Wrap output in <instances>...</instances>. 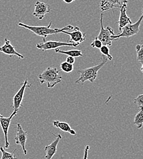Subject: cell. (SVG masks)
<instances>
[{"instance_id":"4316f807","label":"cell","mask_w":143,"mask_h":159,"mask_svg":"<svg viewBox=\"0 0 143 159\" xmlns=\"http://www.w3.org/2000/svg\"><path fill=\"white\" fill-rule=\"evenodd\" d=\"M65 3H67V4H71L74 1H75V0H63Z\"/></svg>"},{"instance_id":"52a82bcc","label":"cell","mask_w":143,"mask_h":159,"mask_svg":"<svg viewBox=\"0 0 143 159\" xmlns=\"http://www.w3.org/2000/svg\"><path fill=\"white\" fill-rule=\"evenodd\" d=\"M17 113H18L17 111L14 110L12 113L8 118L4 117L0 114V125L1 126L3 134L4 135V141H5L4 149H7L9 148V142L8 141V132H9V128L11 120L15 116L17 115Z\"/></svg>"},{"instance_id":"5bb4252c","label":"cell","mask_w":143,"mask_h":159,"mask_svg":"<svg viewBox=\"0 0 143 159\" xmlns=\"http://www.w3.org/2000/svg\"><path fill=\"white\" fill-rule=\"evenodd\" d=\"M54 136L56 137V139H55L50 144L47 145L45 147V159H51L53 156L55 155L57 151V146L60 141V140L62 139V136L60 134L56 135L53 134Z\"/></svg>"},{"instance_id":"277c9868","label":"cell","mask_w":143,"mask_h":159,"mask_svg":"<svg viewBox=\"0 0 143 159\" xmlns=\"http://www.w3.org/2000/svg\"><path fill=\"white\" fill-rule=\"evenodd\" d=\"M143 20V9H142V15L136 23H130L127 25L122 29L121 33L112 36V39L116 41L121 38H130L133 36L140 33V27Z\"/></svg>"},{"instance_id":"9a60e30c","label":"cell","mask_w":143,"mask_h":159,"mask_svg":"<svg viewBox=\"0 0 143 159\" xmlns=\"http://www.w3.org/2000/svg\"><path fill=\"white\" fill-rule=\"evenodd\" d=\"M127 3L123 4L120 7V16L119 19L118 21L119 25V30L121 32L122 29L127 25L132 23L130 19L127 15Z\"/></svg>"},{"instance_id":"ffe728a7","label":"cell","mask_w":143,"mask_h":159,"mask_svg":"<svg viewBox=\"0 0 143 159\" xmlns=\"http://www.w3.org/2000/svg\"><path fill=\"white\" fill-rule=\"evenodd\" d=\"M136 60L138 62L143 63V45H137L136 46Z\"/></svg>"},{"instance_id":"7402d4cb","label":"cell","mask_w":143,"mask_h":159,"mask_svg":"<svg viewBox=\"0 0 143 159\" xmlns=\"http://www.w3.org/2000/svg\"><path fill=\"white\" fill-rule=\"evenodd\" d=\"M100 50L103 55L106 56L107 57V59L109 61L113 60V57L109 53V48L108 46L102 45V47L100 48Z\"/></svg>"},{"instance_id":"44dd1931","label":"cell","mask_w":143,"mask_h":159,"mask_svg":"<svg viewBox=\"0 0 143 159\" xmlns=\"http://www.w3.org/2000/svg\"><path fill=\"white\" fill-rule=\"evenodd\" d=\"M0 151L1 152V154H2V156L1 157V159H16V157L14 154L15 152L16 151V149L12 153H10V152H7L5 149H4L2 147H1L0 148Z\"/></svg>"},{"instance_id":"ac0fdd59","label":"cell","mask_w":143,"mask_h":159,"mask_svg":"<svg viewBox=\"0 0 143 159\" xmlns=\"http://www.w3.org/2000/svg\"><path fill=\"white\" fill-rule=\"evenodd\" d=\"M134 124L136 126L137 129H141L143 126V107L140 108V111L136 115L134 121Z\"/></svg>"},{"instance_id":"d4e9b609","label":"cell","mask_w":143,"mask_h":159,"mask_svg":"<svg viewBox=\"0 0 143 159\" xmlns=\"http://www.w3.org/2000/svg\"><path fill=\"white\" fill-rule=\"evenodd\" d=\"M75 58L73 57H70V56H68V57L66 58V62H67L68 63H70V64H74L75 63Z\"/></svg>"},{"instance_id":"5b68a950","label":"cell","mask_w":143,"mask_h":159,"mask_svg":"<svg viewBox=\"0 0 143 159\" xmlns=\"http://www.w3.org/2000/svg\"><path fill=\"white\" fill-rule=\"evenodd\" d=\"M103 13L102 12L101 14V31L97 37V39L100 40L102 42L103 45H107L110 47L112 45V42L114 41L112 39V36L115 35L113 30L110 26H107L106 28H104L103 22Z\"/></svg>"},{"instance_id":"3957f363","label":"cell","mask_w":143,"mask_h":159,"mask_svg":"<svg viewBox=\"0 0 143 159\" xmlns=\"http://www.w3.org/2000/svg\"><path fill=\"white\" fill-rule=\"evenodd\" d=\"M59 72L57 68L49 67L39 75L38 79L41 84L46 83L48 88H54L56 84L61 83L62 77Z\"/></svg>"},{"instance_id":"603a6c76","label":"cell","mask_w":143,"mask_h":159,"mask_svg":"<svg viewBox=\"0 0 143 159\" xmlns=\"http://www.w3.org/2000/svg\"><path fill=\"white\" fill-rule=\"evenodd\" d=\"M133 102L135 105H136L140 108L143 107V94L139 95L136 98L134 99Z\"/></svg>"},{"instance_id":"6da1fadb","label":"cell","mask_w":143,"mask_h":159,"mask_svg":"<svg viewBox=\"0 0 143 159\" xmlns=\"http://www.w3.org/2000/svg\"><path fill=\"white\" fill-rule=\"evenodd\" d=\"M51 24H52V21H50L48 26H29L28 25H25L21 22H20V23H19L18 25L20 27L26 28V29L31 31L36 35L41 37L43 42L45 41V39L48 37V36L57 34L62 33L64 31H69L74 30V28L72 25H69L65 26V27L62 28L61 29H59V28L52 29L51 28Z\"/></svg>"},{"instance_id":"e0dca14e","label":"cell","mask_w":143,"mask_h":159,"mask_svg":"<svg viewBox=\"0 0 143 159\" xmlns=\"http://www.w3.org/2000/svg\"><path fill=\"white\" fill-rule=\"evenodd\" d=\"M55 52L56 53H60V54H62V55H66L67 56H70L73 57L74 58H78L83 56L81 50H61L59 48L55 49Z\"/></svg>"},{"instance_id":"8fae6325","label":"cell","mask_w":143,"mask_h":159,"mask_svg":"<svg viewBox=\"0 0 143 159\" xmlns=\"http://www.w3.org/2000/svg\"><path fill=\"white\" fill-rule=\"evenodd\" d=\"M28 134V132L25 131L23 129L20 124H17V134L15 138V141L16 144H19L21 146L25 156H26L28 153L25 147Z\"/></svg>"},{"instance_id":"30bf717a","label":"cell","mask_w":143,"mask_h":159,"mask_svg":"<svg viewBox=\"0 0 143 159\" xmlns=\"http://www.w3.org/2000/svg\"><path fill=\"white\" fill-rule=\"evenodd\" d=\"M51 12L50 5L38 1L34 5V10L33 13V15L39 19V20H42L47 14H48Z\"/></svg>"},{"instance_id":"9c48e42d","label":"cell","mask_w":143,"mask_h":159,"mask_svg":"<svg viewBox=\"0 0 143 159\" xmlns=\"http://www.w3.org/2000/svg\"><path fill=\"white\" fill-rule=\"evenodd\" d=\"M62 33L70 36V39L67 41V42L74 43L76 47H78L81 43L86 40V34L82 32L78 26L74 27V31L72 32L64 31Z\"/></svg>"},{"instance_id":"4fadbf2b","label":"cell","mask_w":143,"mask_h":159,"mask_svg":"<svg viewBox=\"0 0 143 159\" xmlns=\"http://www.w3.org/2000/svg\"><path fill=\"white\" fill-rule=\"evenodd\" d=\"M128 0H102L100 4L101 12L115 8H120L123 4L128 3Z\"/></svg>"},{"instance_id":"7a4b0ae2","label":"cell","mask_w":143,"mask_h":159,"mask_svg":"<svg viewBox=\"0 0 143 159\" xmlns=\"http://www.w3.org/2000/svg\"><path fill=\"white\" fill-rule=\"evenodd\" d=\"M108 60L107 59V58L103 55V61L99 64L96 66L78 70V73L80 74V76L78 78V79L77 80L75 83H81L83 84L86 81L93 83L97 77L98 72L101 69L103 66H105V64L107 62Z\"/></svg>"},{"instance_id":"cb8c5ba5","label":"cell","mask_w":143,"mask_h":159,"mask_svg":"<svg viewBox=\"0 0 143 159\" xmlns=\"http://www.w3.org/2000/svg\"><path fill=\"white\" fill-rule=\"evenodd\" d=\"M102 42L97 38L93 40V42L91 44V46L92 48H96L97 49H100L102 47Z\"/></svg>"},{"instance_id":"ba28073f","label":"cell","mask_w":143,"mask_h":159,"mask_svg":"<svg viewBox=\"0 0 143 159\" xmlns=\"http://www.w3.org/2000/svg\"><path fill=\"white\" fill-rule=\"evenodd\" d=\"M62 47H74L76 46L72 43L69 42H63L60 41H47L43 42V43H37L36 47L37 48L41 50L42 52H45L47 50H55L56 48Z\"/></svg>"},{"instance_id":"8992f818","label":"cell","mask_w":143,"mask_h":159,"mask_svg":"<svg viewBox=\"0 0 143 159\" xmlns=\"http://www.w3.org/2000/svg\"><path fill=\"white\" fill-rule=\"evenodd\" d=\"M21 86L17 93L14 95L12 99V108L14 111L19 112L20 108L22 107V102L23 100L24 94L26 88L31 87V84L28 83V80L26 79L23 83L21 84Z\"/></svg>"},{"instance_id":"83f0119b","label":"cell","mask_w":143,"mask_h":159,"mask_svg":"<svg viewBox=\"0 0 143 159\" xmlns=\"http://www.w3.org/2000/svg\"><path fill=\"white\" fill-rule=\"evenodd\" d=\"M141 72L143 73V63L142 64V67L141 68Z\"/></svg>"},{"instance_id":"7c38bea8","label":"cell","mask_w":143,"mask_h":159,"mask_svg":"<svg viewBox=\"0 0 143 159\" xmlns=\"http://www.w3.org/2000/svg\"><path fill=\"white\" fill-rule=\"evenodd\" d=\"M0 52L4 53L9 56V57H12L13 56H16L20 59H23L25 57L20 53H19L15 48V47L12 45L11 41L5 38L4 43L2 46L0 47Z\"/></svg>"},{"instance_id":"484cf974","label":"cell","mask_w":143,"mask_h":159,"mask_svg":"<svg viewBox=\"0 0 143 159\" xmlns=\"http://www.w3.org/2000/svg\"><path fill=\"white\" fill-rule=\"evenodd\" d=\"M90 149V147L89 146H86L85 149H84V157L83 159H86L87 158V154H88V151Z\"/></svg>"},{"instance_id":"2e32d148","label":"cell","mask_w":143,"mask_h":159,"mask_svg":"<svg viewBox=\"0 0 143 159\" xmlns=\"http://www.w3.org/2000/svg\"><path fill=\"white\" fill-rule=\"evenodd\" d=\"M53 124L55 127H56L58 129H60L62 131L64 132L69 133L71 134L72 135H76L77 132L75 131V130L72 129L70 125L65 122H61L58 120H55L53 122Z\"/></svg>"},{"instance_id":"d6986e66","label":"cell","mask_w":143,"mask_h":159,"mask_svg":"<svg viewBox=\"0 0 143 159\" xmlns=\"http://www.w3.org/2000/svg\"><path fill=\"white\" fill-rule=\"evenodd\" d=\"M60 67L62 71H63L65 73H72L74 70V64L68 63L66 61H64L62 62L60 65Z\"/></svg>"}]
</instances>
